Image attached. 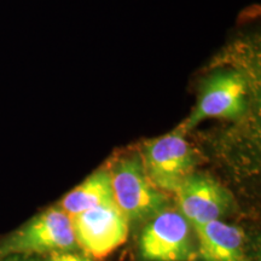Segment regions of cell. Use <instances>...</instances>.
<instances>
[{"instance_id": "obj_7", "label": "cell", "mask_w": 261, "mask_h": 261, "mask_svg": "<svg viewBox=\"0 0 261 261\" xmlns=\"http://www.w3.org/2000/svg\"><path fill=\"white\" fill-rule=\"evenodd\" d=\"M179 212L192 227L221 220L233 211L234 198L227 188L207 172H194L174 192Z\"/></svg>"}, {"instance_id": "obj_10", "label": "cell", "mask_w": 261, "mask_h": 261, "mask_svg": "<svg viewBox=\"0 0 261 261\" xmlns=\"http://www.w3.org/2000/svg\"><path fill=\"white\" fill-rule=\"evenodd\" d=\"M44 261H92L87 256L81 255L76 252H64V253H54L45 256Z\"/></svg>"}, {"instance_id": "obj_8", "label": "cell", "mask_w": 261, "mask_h": 261, "mask_svg": "<svg viewBox=\"0 0 261 261\" xmlns=\"http://www.w3.org/2000/svg\"><path fill=\"white\" fill-rule=\"evenodd\" d=\"M194 231L197 238L195 261H250L242 228L214 220Z\"/></svg>"}, {"instance_id": "obj_2", "label": "cell", "mask_w": 261, "mask_h": 261, "mask_svg": "<svg viewBox=\"0 0 261 261\" xmlns=\"http://www.w3.org/2000/svg\"><path fill=\"white\" fill-rule=\"evenodd\" d=\"M114 200L128 223H148L169 207L168 196L146 175L139 152L123 154L108 166Z\"/></svg>"}, {"instance_id": "obj_5", "label": "cell", "mask_w": 261, "mask_h": 261, "mask_svg": "<svg viewBox=\"0 0 261 261\" xmlns=\"http://www.w3.org/2000/svg\"><path fill=\"white\" fill-rule=\"evenodd\" d=\"M248 84L237 70H218L202 84L197 106L181 126L189 130L205 119H237L247 109Z\"/></svg>"}, {"instance_id": "obj_1", "label": "cell", "mask_w": 261, "mask_h": 261, "mask_svg": "<svg viewBox=\"0 0 261 261\" xmlns=\"http://www.w3.org/2000/svg\"><path fill=\"white\" fill-rule=\"evenodd\" d=\"M77 249L70 215L60 205L46 208L0 238V260L12 255L41 257Z\"/></svg>"}, {"instance_id": "obj_9", "label": "cell", "mask_w": 261, "mask_h": 261, "mask_svg": "<svg viewBox=\"0 0 261 261\" xmlns=\"http://www.w3.org/2000/svg\"><path fill=\"white\" fill-rule=\"evenodd\" d=\"M112 204H115L112 180L109 171L104 167L98 169L79 187L68 192L58 205L71 217L91 208Z\"/></svg>"}, {"instance_id": "obj_6", "label": "cell", "mask_w": 261, "mask_h": 261, "mask_svg": "<svg viewBox=\"0 0 261 261\" xmlns=\"http://www.w3.org/2000/svg\"><path fill=\"white\" fill-rule=\"evenodd\" d=\"M77 246L94 257H104L126 242L129 223L116 204L100 205L70 217Z\"/></svg>"}, {"instance_id": "obj_4", "label": "cell", "mask_w": 261, "mask_h": 261, "mask_svg": "<svg viewBox=\"0 0 261 261\" xmlns=\"http://www.w3.org/2000/svg\"><path fill=\"white\" fill-rule=\"evenodd\" d=\"M191 224L180 212L167 207L145 224L139 237L142 261H195Z\"/></svg>"}, {"instance_id": "obj_3", "label": "cell", "mask_w": 261, "mask_h": 261, "mask_svg": "<svg viewBox=\"0 0 261 261\" xmlns=\"http://www.w3.org/2000/svg\"><path fill=\"white\" fill-rule=\"evenodd\" d=\"M139 154L150 181L165 194H174L200 163V155L179 130L149 140Z\"/></svg>"}, {"instance_id": "obj_11", "label": "cell", "mask_w": 261, "mask_h": 261, "mask_svg": "<svg viewBox=\"0 0 261 261\" xmlns=\"http://www.w3.org/2000/svg\"><path fill=\"white\" fill-rule=\"evenodd\" d=\"M0 261H44L40 256H25V255H12L2 259Z\"/></svg>"}]
</instances>
